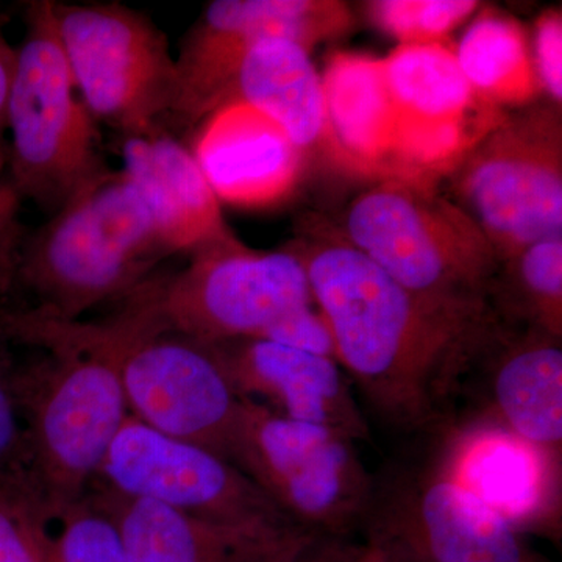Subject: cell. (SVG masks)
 Instances as JSON below:
<instances>
[{"label": "cell", "instance_id": "cell-1", "mask_svg": "<svg viewBox=\"0 0 562 562\" xmlns=\"http://www.w3.org/2000/svg\"><path fill=\"white\" fill-rule=\"evenodd\" d=\"M290 249L330 330L335 360L372 408L403 430L442 424L497 324L491 303L420 297L338 232L314 233Z\"/></svg>", "mask_w": 562, "mask_h": 562}, {"label": "cell", "instance_id": "cell-2", "mask_svg": "<svg viewBox=\"0 0 562 562\" xmlns=\"http://www.w3.org/2000/svg\"><path fill=\"white\" fill-rule=\"evenodd\" d=\"M128 325L125 308L95 324L31 308L0 312V333L10 342L44 351L16 366V387L32 486L47 519L88 494L127 419L120 360Z\"/></svg>", "mask_w": 562, "mask_h": 562}, {"label": "cell", "instance_id": "cell-3", "mask_svg": "<svg viewBox=\"0 0 562 562\" xmlns=\"http://www.w3.org/2000/svg\"><path fill=\"white\" fill-rule=\"evenodd\" d=\"M169 255L138 188L109 171L20 247L13 280L35 297L32 312L80 321L102 303L127 301Z\"/></svg>", "mask_w": 562, "mask_h": 562}, {"label": "cell", "instance_id": "cell-4", "mask_svg": "<svg viewBox=\"0 0 562 562\" xmlns=\"http://www.w3.org/2000/svg\"><path fill=\"white\" fill-rule=\"evenodd\" d=\"M339 233L420 297L490 303L501 261L476 222L430 183L380 180L351 201Z\"/></svg>", "mask_w": 562, "mask_h": 562}, {"label": "cell", "instance_id": "cell-5", "mask_svg": "<svg viewBox=\"0 0 562 562\" xmlns=\"http://www.w3.org/2000/svg\"><path fill=\"white\" fill-rule=\"evenodd\" d=\"M7 103L9 183L54 214L110 171L98 121L81 101L55 31L52 2L29 3Z\"/></svg>", "mask_w": 562, "mask_h": 562}, {"label": "cell", "instance_id": "cell-6", "mask_svg": "<svg viewBox=\"0 0 562 562\" xmlns=\"http://www.w3.org/2000/svg\"><path fill=\"white\" fill-rule=\"evenodd\" d=\"M355 442L336 428L284 419L241 398L228 461L291 522L336 541L362 524L372 497L373 480Z\"/></svg>", "mask_w": 562, "mask_h": 562}, {"label": "cell", "instance_id": "cell-7", "mask_svg": "<svg viewBox=\"0 0 562 562\" xmlns=\"http://www.w3.org/2000/svg\"><path fill=\"white\" fill-rule=\"evenodd\" d=\"M452 201L476 222L498 261L562 235V116L549 102L492 128L449 173Z\"/></svg>", "mask_w": 562, "mask_h": 562}, {"label": "cell", "instance_id": "cell-8", "mask_svg": "<svg viewBox=\"0 0 562 562\" xmlns=\"http://www.w3.org/2000/svg\"><path fill=\"white\" fill-rule=\"evenodd\" d=\"M143 292L162 327L205 344L262 338L288 314L314 305L290 247L251 250L235 235L192 251L183 271L147 280Z\"/></svg>", "mask_w": 562, "mask_h": 562}, {"label": "cell", "instance_id": "cell-9", "mask_svg": "<svg viewBox=\"0 0 562 562\" xmlns=\"http://www.w3.org/2000/svg\"><path fill=\"white\" fill-rule=\"evenodd\" d=\"M55 31L81 101L122 136L172 116L179 70L160 29L121 3L52 2Z\"/></svg>", "mask_w": 562, "mask_h": 562}, {"label": "cell", "instance_id": "cell-10", "mask_svg": "<svg viewBox=\"0 0 562 562\" xmlns=\"http://www.w3.org/2000/svg\"><path fill=\"white\" fill-rule=\"evenodd\" d=\"M120 373L128 414L179 441L228 460L241 412L210 344L162 327L143 291L127 299Z\"/></svg>", "mask_w": 562, "mask_h": 562}, {"label": "cell", "instance_id": "cell-11", "mask_svg": "<svg viewBox=\"0 0 562 562\" xmlns=\"http://www.w3.org/2000/svg\"><path fill=\"white\" fill-rule=\"evenodd\" d=\"M368 541L409 562H547L436 461L373 482Z\"/></svg>", "mask_w": 562, "mask_h": 562}, {"label": "cell", "instance_id": "cell-12", "mask_svg": "<svg viewBox=\"0 0 562 562\" xmlns=\"http://www.w3.org/2000/svg\"><path fill=\"white\" fill-rule=\"evenodd\" d=\"M94 483L236 527H297L241 469L128 414ZM301 528V527H299Z\"/></svg>", "mask_w": 562, "mask_h": 562}, {"label": "cell", "instance_id": "cell-13", "mask_svg": "<svg viewBox=\"0 0 562 562\" xmlns=\"http://www.w3.org/2000/svg\"><path fill=\"white\" fill-rule=\"evenodd\" d=\"M383 68L397 128V179L432 184L449 176L508 116L473 92L443 43L398 44Z\"/></svg>", "mask_w": 562, "mask_h": 562}, {"label": "cell", "instance_id": "cell-14", "mask_svg": "<svg viewBox=\"0 0 562 562\" xmlns=\"http://www.w3.org/2000/svg\"><path fill=\"white\" fill-rule=\"evenodd\" d=\"M87 495L109 514L131 562H303L321 542L299 527L210 522L98 483Z\"/></svg>", "mask_w": 562, "mask_h": 562}, {"label": "cell", "instance_id": "cell-15", "mask_svg": "<svg viewBox=\"0 0 562 562\" xmlns=\"http://www.w3.org/2000/svg\"><path fill=\"white\" fill-rule=\"evenodd\" d=\"M436 464L522 535L560 531V454L473 417L447 431Z\"/></svg>", "mask_w": 562, "mask_h": 562}, {"label": "cell", "instance_id": "cell-16", "mask_svg": "<svg viewBox=\"0 0 562 562\" xmlns=\"http://www.w3.org/2000/svg\"><path fill=\"white\" fill-rule=\"evenodd\" d=\"M233 391L284 419L325 425L355 441L369 439L341 366L333 358L268 341L210 344Z\"/></svg>", "mask_w": 562, "mask_h": 562}, {"label": "cell", "instance_id": "cell-17", "mask_svg": "<svg viewBox=\"0 0 562 562\" xmlns=\"http://www.w3.org/2000/svg\"><path fill=\"white\" fill-rule=\"evenodd\" d=\"M192 155L220 202L276 205L294 192L306 158L276 122L247 103H224L201 121Z\"/></svg>", "mask_w": 562, "mask_h": 562}, {"label": "cell", "instance_id": "cell-18", "mask_svg": "<svg viewBox=\"0 0 562 562\" xmlns=\"http://www.w3.org/2000/svg\"><path fill=\"white\" fill-rule=\"evenodd\" d=\"M476 360L484 361L486 408L475 417L561 457V339L531 325L506 328L498 317Z\"/></svg>", "mask_w": 562, "mask_h": 562}, {"label": "cell", "instance_id": "cell-19", "mask_svg": "<svg viewBox=\"0 0 562 562\" xmlns=\"http://www.w3.org/2000/svg\"><path fill=\"white\" fill-rule=\"evenodd\" d=\"M122 160L171 255L192 254L233 235L190 147L168 132L124 136Z\"/></svg>", "mask_w": 562, "mask_h": 562}, {"label": "cell", "instance_id": "cell-20", "mask_svg": "<svg viewBox=\"0 0 562 562\" xmlns=\"http://www.w3.org/2000/svg\"><path fill=\"white\" fill-rule=\"evenodd\" d=\"M310 52L284 38L250 44L228 77L221 105L233 101L247 103L276 122L303 157L325 150L338 162L322 76Z\"/></svg>", "mask_w": 562, "mask_h": 562}, {"label": "cell", "instance_id": "cell-21", "mask_svg": "<svg viewBox=\"0 0 562 562\" xmlns=\"http://www.w3.org/2000/svg\"><path fill=\"white\" fill-rule=\"evenodd\" d=\"M349 7L335 0H214L181 54L209 68H227L250 44L284 38L312 50L349 31Z\"/></svg>", "mask_w": 562, "mask_h": 562}, {"label": "cell", "instance_id": "cell-22", "mask_svg": "<svg viewBox=\"0 0 562 562\" xmlns=\"http://www.w3.org/2000/svg\"><path fill=\"white\" fill-rule=\"evenodd\" d=\"M322 85L339 165L397 179V128L383 58L339 52L328 60Z\"/></svg>", "mask_w": 562, "mask_h": 562}, {"label": "cell", "instance_id": "cell-23", "mask_svg": "<svg viewBox=\"0 0 562 562\" xmlns=\"http://www.w3.org/2000/svg\"><path fill=\"white\" fill-rule=\"evenodd\" d=\"M453 54L473 92L494 109H527L541 94L527 33L508 14L483 11Z\"/></svg>", "mask_w": 562, "mask_h": 562}, {"label": "cell", "instance_id": "cell-24", "mask_svg": "<svg viewBox=\"0 0 562 562\" xmlns=\"http://www.w3.org/2000/svg\"><path fill=\"white\" fill-rule=\"evenodd\" d=\"M498 316L508 314L514 324L531 325L562 338V235L525 247L502 262L492 283Z\"/></svg>", "mask_w": 562, "mask_h": 562}, {"label": "cell", "instance_id": "cell-25", "mask_svg": "<svg viewBox=\"0 0 562 562\" xmlns=\"http://www.w3.org/2000/svg\"><path fill=\"white\" fill-rule=\"evenodd\" d=\"M43 547L47 562H131L109 514L88 495L46 519Z\"/></svg>", "mask_w": 562, "mask_h": 562}, {"label": "cell", "instance_id": "cell-26", "mask_svg": "<svg viewBox=\"0 0 562 562\" xmlns=\"http://www.w3.org/2000/svg\"><path fill=\"white\" fill-rule=\"evenodd\" d=\"M475 0H375L369 16L401 44L443 43L479 10Z\"/></svg>", "mask_w": 562, "mask_h": 562}, {"label": "cell", "instance_id": "cell-27", "mask_svg": "<svg viewBox=\"0 0 562 562\" xmlns=\"http://www.w3.org/2000/svg\"><path fill=\"white\" fill-rule=\"evenodd\" d=\"M10 344L0 333V484H16L33 491L27 431L18 397V362L11 355Z\"/></svg>", "mask_w": 562, "mask_h": 562}, {"label": "cell", "instance_id": "cell-28", "mask_svg": "<svg viewBox=\"0 0 562 562\" xmlns=\"http://www.w3.org/2000/svg\"><path fill=\"white\" fill-rule=\"evenodd\" d=\"M46 519L35 492L0 484V562H47L43 547Z\"/></svg>", "mask_w": 562, "mask_h": 562}, {"label": "cell", "instance_id": "cell-29", "mask_svg": "<svg viewBox=\"0 0 562 562\" xmlns=\"http://www.w3.org/2000/svg\"><path fill=\"white\" fill-rule=\"evenodd\" d=\"M541 90L550 102L562 105V11H543L535 25V47L531 49Z\"/></svg>", "mask_w": 562, "mask_h": 562}, {"label": "cell", "instance_id": "cell-30", "mask_svg": "<svg viewBox=\"0 0 562 562\" xmlns=\"http://www.w3.org/2000/svg\"><path fill=\"white\" fill-rule=\"evenodd\" d=\"M255 339H268V341L295 347V349L335 360V347H333L330 330L316 305L305 306V308L288 314L286 317L273 324L262 335V338Z\"/></svg>", "mask_w": 562, "mask_h": 562}, {"label": "cell", "instance_id": "cell-31", "mask_svg": "<svg viewBox=\"0 0 562 562\" xmlns=\"http://www.w3.org/2000/svg\"><path fill=\"white\" fill-rule=\"evenodd\" d=\"M21 198L9 181L0 184V288L10 283L14 277L18 251H20Z\"/></svg>", "mask_w": 562, "mask_h": 562}, {"label": "cell", "instance_id": "cell-32", "mask_svg": "<svg viewBox=\"0 0 562 562\" xmlns=\"http://www.w3.org/2000/svg\"><path fill=\"white\" fill-rule=\"evenodd\" d=\"M312 560L313 562H409L372 543L350 546L341 542V539L317 543L316 549L313 550Z\"/></svg>", "mask_w": 562, "mask_h": 562}, {"label": "cell", "instance_id": "cell-33", "mask_svg": "<svg viewBox=\"0 0 562 562\" xmlns=\"http://www.w3.org/2000/svg\"><path fill=\"white\" fill-rule=\"evenodd\" d=\"M18 52L10 46L0 32V140L5 132L7 103H9L11 85L16 72Z\"/></svg>", "mask_w": 562, "mask_h": 562}, {"label": "cell", "instance_id": "cell-34", "mask_svg": "<svg viewBox=\"0 0 562 562\" xmlns=\"http://www.w3.org/2000/svg\"><path fill=\"white\" fill-rule=\"evenodd\" d=\"M9 165V151L3 144H0V184L3 183L2 173L5 171V166Z\"/></svg>", "mask_w": 562, "mask_h": 562}, {"label": "cell", "instance_id": "cell-35", "mask_svg": "<svg viewBox=\"0 0 562 562\" xmlns=\"http://www.w3.org/2000/svg\"><path fill=\"white\" fill-rule=\"evenodd\" d=\"M303 562H313V560H312V553H310V557H308V558H306V560H305V561H303Z\"/></svg>", "mask_w": 562, "mask_h": 562}, {"label": "cell", "instance_id": "cell-36", "mask_svg": "<svg viewBox=\"0 0 562 562\" xmlns=\"http://www.w3.org/2000/svg\"><path fill=\"white\" fill-rule=\"evenodd\" d=\"M0 144H3L2 140H0Z\"/></svg>", "mask_w": 562, "mask_h": 562}]
</instances>
